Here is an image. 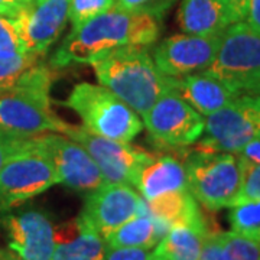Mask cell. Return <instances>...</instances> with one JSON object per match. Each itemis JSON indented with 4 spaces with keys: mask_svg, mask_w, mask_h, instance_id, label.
I'll list each match as a JSON object with an SVG mask.
<instances>
[{
    "mask_svg": "<svg viewBox=\"0 0 260 260\" xmlns=\"http://www.w3.org/2000/svg\"><path fill=\"white\" fill-rule=\"evenodd\" d=\"M160 35L159 16L127 10L117 3L102 15L73 28L51 58L56 68L71 64H93L113 49L132 45L149 47Z\"/></svg>",
    "mask_w": 260,
    "mask_h": 260,
    "instance_id": "cell-1",
    "label": "cell"
},
{
    "mask_svg": "<svg viewBox=\"0 0 260 260\" xmlns=\"http://www.w3.org/2000/svg\"><path fill=\"white\" fill-rule=\"evenodd\" d=\"M91 65L99 83L116 94L140 117L149 112L162 94L171 90V77L159 71L148 47L117 48Z\"/></svg>",
    "mask_w": 260,
    "mask_h": 260,
    "instance_id": "cell-2",
    "label": "cell"
},
{
    "mask_svg": "<svg viewBox=\"0 0 260 260\" xmlns=\"http://www.w3.org/2000/svg\"><path fill=\"white\" fill-rule=\"evenodd\" d=\"M64 104L78 114L85 129L107 139L132 142L143 127L139 114L102 84H77Z\"/></svg>",
    "mask_w": 260,
    "mask_h": 260,
    "instance_id": "cell-3",
    "label": "cell"
},
{
    "mask_svg": "<svg viewBox=\"0 0 260 260\" xmlns=\"http://www.w3.org/2000/svg\"><path fill=\"white\" fill-rule=\"evenodd\" d=\"M184 165L188 191L205 210L218 211L236 204L242 189L239 155L194 150Z\"/></svg>",
    "mask_w": 260,
    "mask_h": 260,
    "instance_id": "cell-4",
    "label": "cell"
},
{
    "mask_svg": "<svg viewBox=\"0 0 260 260\" xmlns=\"http://www.w3.org/2000/svg\"><path fill=\"white\" fill-rule=\"evenodd\" d=\"M237 94H251L260 85V34L244 22L233 23L221 35L210 67L203 71Z\"/></svg>",
    "mask_w": 260,
    "mask_h": 260,
    "instance_id": "cell-5",
    "label": "cell"
},
{
    "mask_svg": "<svg viewBox=\"0 0 260 260\" xmlns=\"http://www.w3.org/2000/svg\"><path fill=\"white\" fill-rule=\"evenodd\" d=\"M35 136H28L0 168V211L12 210L59 184L52 162Z\"/></svg>",
    "mask_w": 260,
    "mask_h": 260,
    "instance_id": "cell-6",
    "label": "cell"
},
{
    "mask_svg": "<svg viewBox=\"0 0 260 260\" xmlns=\"http://www.w3.org/2000/svg\"><path fill=\"white\" fill-rule=\"evenodd\" d=\"M260 138V97L239 94L223 109L205 117L203 136L194 150L239 153L249 142Z\"/></svg>",
    "mask_w": 260,
    "mask_h": 260,
    "instance_id": "cell-7",
    "label": "cell"
},
{
    "mask_svg": "<svg viewBox=\"0 0 260 260\" xmlns=\"http://www.w3.org/2000/svg\"><path fill=\"white\" fill-rule=\"evenodd\" d=\"M149 138L160 146L182 149L203 136L205 117L172 90L164 93L142 117Z\"/></svg>",
    "mask_w": 260,
    "mask_h": 260,
    "instance_id": "cell-8",
    "label": "cell"
},
{
    "mask_svg": "<svg viewBox=\"0 0 260 260\" xmlns=\"http://www.w3.org/2000/svg\"><path fill=\"white\" fill-rule=\"evenodd\" d=\"M64 135L78 142L90 153L106 182L135 186L142 168L153 159L149 152L130 145L129 142L103 138L84 126L68 124Z\"/></svg>",
    "mask_w": 260,
    "mask_h": 260,
    "instance_id": "cell-9",
    "label": "cell"
},
{
    "mask_svg": "<svg viewBox=\"0 0 260 260\" xmlns=\"http://www.w3.org/2000/svg\"><path fill=\"white\" fill-rule=\"evenodd\" d=\"M68 124L52 110L48 91L23 88L0 91V129L35 136L47 132L64 133Z\"/></svg>",
    "mask_w": 260,
    "mask_h": 260,
    "instance_id": "cell-10",
    "label": "cell"
},
{
    "mask_svg": "<svg viewBox=\"0 0 260 260\" xmlns=\"http://www.w3.org/2000/svg\"><path fill=\"white\" fill-rule=\"evenodd\" d=\"M35 138L52 162L61 184L75 192L90 194L106 182L102 171L78 142L56 132L41 133Z\"/></svg>",
    "mask_w": 260,
    "mask_h": 260,
    "instance_id": "cell-11",
    "label": "cell"
},
{
    "mask_svg": "<svg viewBox=\"0 0 260 260\" xmlns=\"http://www.w3.org/2000/svg\"><path fill=\"white\" fill-rule=\"evenodd\" d=\"M146 211V201L127 184L104 182L87 194L81 215L104 240L133 217Z\"/></svg>",
    "mask_w": 260,
    "mask_h": 260,
    "instance_id": "cell-12",
    "label": "cell"
},
{
    "mask_svg": "<svg viewBox=\"0 0 260 260\" xmlns=\"http://www.w3.org/2000/svg\"><path fill=\"white\" fill-rule=\"evenodd\" d=\"M220 41L221 37L172 35L153 48L152 58L159 71L167 77L203 73L213 62Z\"/></svg>",
    "mask_w": 260,
    "mask_h": 260,
    "instance_id": "cell-13",
    "label": "cell"
},
{
    "mask_svg": "<svg viewBox=\"0 0 260 260\" xmlns=\"http://www.w3.org/2000/svg\"><path fill=\"white\" fill-rule=\"evenodd\" d=\"M70 0L34 2L13 23L26 52L44 56L61 37L68 22Z\"/></svg>",
    "mask_w": 260,
    "mask_h": 260,
    "instance_id": "cell-14",
    "label": "cell"
},
{
    "mask_svg": "<svg viewBox=\"0 0 260 260\" xmlns=\"http://www.w3.org/2000/svg\"><path fill=\"white\" fill-rule=\"evenodd\" d=\"M8 246L20 260H52L55 227L47 214L28 210L6 214L2 220Z\"/></svg>",
    "mask_w": 260,
    "mask_h": 260,
    "instance_id": "cell-15",
    "label": "cell"
},
{
    "mask_svg": "<svg viewBox=\"0 0 260 260\" xmlns=\"http://www.w3.org/2000/svg\"><path fill=\"white\" fill-rule=\"evenodd\" d=\"M242 18L223 0H182L178 23L184 34L198 37H221Z\"/></svg>",
    "mask_w": 260,
    "mask_h": 260,
    "instance_id": "cell-16",
    "label": "cell"
},
{
    "mask_svg": "<svg viewBox=\"0 0 260 260\" xmlns=\"http://www.w3.org/2000/svg\"><path fill=\"white\" fill-rule=\"evenodd\" d=\"M106 249V240L81 214L55 227L52 260H103Z\"/></svg>",
    "mask_w": 260,
    "mask_h": 260,
    "instance_id": "cell-17",
    "label": "cell"
},
{
    "mask_svg": "<svg viewBox=\"0 0 260 260\" xmlns=\"http://www.w3.org/2000/svg\"><path fill=\"white\" fill-rule=\"evenodd\" d=\"M171 90L204 117L223 109L239 95L205 73L171 77Z\"/></svg>",
    "mask_w": 260,
    "mask_h": 260,
    "instance_id": "cell-18",
    "label": "cell"
},
{
    "mask_svg": "<svg viewBox=\"0 0 260 260\" xmlns=\"http://www.w3.org/2000/svg\"><path fill=\"white\" fill-rule=\"evenodd\" d=\"M135 188L145 201H150L159 195L186 191L188 178L185 165L174 156L153 158L148 165L142 168Z\"/></svg>",
    "mask_w": 260,
    "mask_h": 260,
    "instance_id": "cell-19",
    "label": "cell"
},
{
    "mask_svg": "<svg viewBox=\"0 0 260 260\" xmlns=\"http://www.w3.org/2000/svg\"><path fill=\"white\" fill-rule=\"evenodd\" d=\"M146 211L167 224L169 229L177 224H186L204 230H213L207 223L198 201L188 189L168 192L146 201Z\"/></svg>",
    "mask_w": 260,
    "mask_h": 260,
    "instance_id": "cell-20",
    "label": "cell"
},
{
    "mask_svg": "<svg viewBox=\"0 0 260 260\" xmlns=\"http://www.w3.org/2000/svg\"><path fill=\"white\" fill-rule=\"evenodd\" d=\"M211 230L177 224L158 242L148 260H200L205 236Z\"/></svg>",
    "mask_w": 260,
    "mask_h": 260,
    "instance_id": "cell-21",
    "label": "cell"
},
{
    "mask_svg": "<svg viewBox=\"0 0 260 260\" xmlns=\"http://www.w3.org/2000/svg\"><path fill=\"white\" fill-rule=\"evenodd\" d=\"M169 230L167 224L150 214H139L107 237L109 247H138L150 250Z\"/></svg>",
    "mask_w": 260,
    "mask_h": 260,
    "instance_id": "cell-22",
    "label": "cell"
},
{
    "mask_svg": "<svg viewBox=\"0 0 260 260\" xmlns=\"http://www.w3.org/2000/svg\"><path fill=\"white\" fill-rule=\"evenodd\" d=\"M200 260H260V242L236 232L208 233Z\"/></svg>",
    "mask_w": 260,
    "mask_h": 260,
    "instance_id": "cell-23",
    "label": "cell"
},
{
    "mask_svg": "<svg viewBox=\"0 0 260 260\" xmlns=\"http://www.w3.org/2000/svg\"><path fill=\"white\" fill-rule=\"evenodd\" d=\"M41 61L42 56L30 52L13 56H0V91L15 90L20 87Z\"/></svg>",
    "mask_w": 260,
    "mask_h": 260,
    "instance_id": "cell-24",
    "label": "cell"
},
{
    "mask_svg": "<svg viewBox=\"0 0 260 260\" xmlns=\"http://www.w3.org/2000/svg\"><path fill=\"white\" fill-rule=\"evenodd\" d=\"M229 223L232 232L260 242V200L230 207Z\"/></svg>",
    "mask_w": 260,
    "mask_h": 260,
    "instance_id": "cell-25",
    "label": "cell"
},
{
    "mask_svg": "<svg viewBox=\"0 0 260 260\" xmlns=\"http://www.w3.org/2000/svg\"><path fill=\"white\" fill-rule=\"evenodd\" d=\"M114 5L116 0H70L68 20H71L73 28H77L90 19L102 15Z\"/></svg>",
    "mask_w": 260,
    "mask_h": 260,
    "instance_id": "cell-26",
    "label": "cell"
},
{
    "mask_svg": "<svg viewBox=\"0 0 260 260\" xmlns=\"http://www.w3.org/2000/svg\"><path fill=\"white\" fill-rule=\"evenodd\" d=\"M239 158L242 167V189L236 204L260 200V164L250 162L242 156Z\"/></svg>",
    "mask_w": 260,
    "mask_h": 260,
    "instance_id": "cell-27",
    "label": "cell"
},
{
    "mask_svg": "<svg viewBox=\"0 0 260 260\" xmlns=\"http://www.w3.org/2000/svg\"><path fill=\"white\" fill-rule=\"evenodd\" d=\"M25 52L13 19L0 15V56H13Z\"/></svg>",
    "mask_w": 260,
    "mask_h": 260,
    "instance_id": "cell-28",
    "label": "cell"
},
{
    "mask_svg": "<svg viewBox=\"0 0 260 260\" xmlns=\"http://www.w3.org/2000/svg\"><path fill=\"white\" fill-rule=\"evenodd\" d=\"M26 139L28 136L25 135L0 129V168L3 167L5 162L25 143Z\"/></svg>",
    "mask_w": 260,
    "mask_h": 260,
    "instance_id": "cell-29",
    "label": "cell"
},
{
    "mask_svg": "<svg viewBox=\"0 0 260 260\" xmlns=\"http://www.w3.org/2000/svg\"><path fill=\"white\" fill-rule=\"evenodd\" d=\"M149 250L138 247H109L103 260H148Z\"/></svg>",
    "mask_w": 260,
    "mask_h": 260,
    "instance_id": "cell-30",
    "label": "cell"
},
{
    "mask_svg": "<svg viewBox=\"0 0 260 260\" xmlns=\"http://www.w3.org/2000/svg\"><path fill=\"white\" fill-rule=\"evenodd\" d=\"M116 3L127 10L149 12L160 16V12L165 9L167 0H116Z\"/></svg>",
    "mask_w": 260,
    "mask_h": 260,
    "instance_id": "cell-31",
    "label": "cell"
},
{
    "mask_svg": "<svg viewBox=\"0 0 260 260\" xmlns=\"http://www.w3.org/2000/svg\"><path fill=\"white\" fill-rule=\"evenodd\" d=\"M34 2L35 0H0V15L10 19L16 18Z\"/></svg>",
    "mask_w": 260,
    "mask_h": 260,
    "instance_id": "cell-32",
    "label": "cell"
},
{
    "mask_svg": "<svg viewBox=\"0 0 260 260\" xmlns=\"http://www.w3.org/2000/svg\"><path fill=\"white\" fill-rule=\"evenodd\" d=\"M244 22L253 30L260 34V0H247V12Z\"/></svg>",
    "mask_w": 260,
    "mask_h": 260,
    "instance_id": "cell-33",
    "label": "cell"
},
{
    "mask_svg": "<svg viewBox=\"0 0 260 260\" xmlns=\"http://www.w3.org/2000/svg\"><path fill=\"white\" fill-rule=\"evenodd\" d=\"M239 156L247 159L254 164H260V138L249 142L244 148L237 153Z\"/></svg>",
    "mask_w": 260,
    "mask_h": 260,
    "instance_id": "cell-34",
    "label": "cell"
},
{
    "mask_svg": "<svg viewBox=\"0 0 260 260\" xmlns=\"http://www.w3.org/2000/svg\"><path fill=\"white\" fill-rule=\"evenodd\" d=\"M223 2H225L242 18V20H244L247 12V0H223Z\"/></svg>",
    "mask_w": 260,
    "mask_h": 260,
    "instance_id": "cell-35",
    "label": "cell"
},
{
    "mask_svg": "<svg viewBox=\"0 0 260 260\" xmlns=\"http://www.w3.org/2000/svg\"><path fill=\"white\" fill-rule=\"evenodd\" d=\"M0 260H20L15 254V253H12L10 250H0Z\"/></svg>",
    "mask_w": 260,
    "mask_h": 260,
    "instance_id": "cell-36",
    "label": "cell"
},
{
    "mask_svg": "<svg viewBox=\"0 0 260 260\" xmlns=\"http://www.w3.org/2000/svg\"><path fill=\"white\" fill-rule=\"evenodd\" d=\"M251 94H256V95H259L260 97V85L259 87H257V88H256V90H254V91H253V93Z\"/></svg>",
    "mask_w": 260,
    "mask_h": 260,
    "instance_id": "cell-37",
    "label": "cell"
},
{
    "mask_svg": "<svg viewBox=\"0 0 260 260\" xmlns=\"http://www.w3.org/2000/svg\"><path fill=\"white\" fill-rule=\"evenodd\" d=\"M37 2H42V0H37Z\"/></svg>",
    "mask_w": 260,
    "mask_h": 260,
    "instance_id": "cell-38",
    "label": "cell"
}]
</instances>
